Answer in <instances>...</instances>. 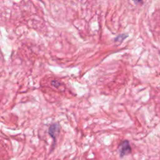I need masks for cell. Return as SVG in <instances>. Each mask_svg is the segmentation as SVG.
I'll list each match as a JSON object with an SVG mask.
<instances>
[{"label": "cell", "mask_w": 160, "mask_h": 160, "mask_svg": "<svg viewBox=\"0 0 160 160\" xmlns=\"http://www.w3.org/2000/svg\"><path fill=\"white\" fill-rule=\"evenodd\" d=\"M59 132V126L57 124H52L49 129V133L51 135V136L55 139L56 136L58 134Z\"/></svg>", "instance_id": "7a4b0ae2"}, {"label": "cell", "mask_w": 160, "mask_h": 160, "mask_svg": "<svg viewBox=\"0 0 160 160\" xmlns=\"http://www.w3.org/2000/svg\"><path fill=\"white\" fill-rule=\"evenodd\" d=\"M136 4H142L143 0H132Z\"/></svg>", "instance_id": "277c9868"}, {"label": "cell", "mask_w": 160, "mask_h": 160, "mask_svg": "<svg viewBox=\"0 0 160 160\" xmlns=\"http://www.w3.org/2000/svg\"><path fill=\"white\" fill-rule=\"evenodd\" d=\"M131 152V148L128 140L123 141L120 144V156L123 157Z\"/></svg>", "instance_id": "6da1fadb"}, {"label": "cell", "mask_w": 160, "mask_h": 160, "mask_svg": "<svg viewBox=\"0 0 160 160\" xmlns=\"http://www.w3.org/2000/svg\"><path fill=\"white\" fill-rule=\"evenodd\" d=\"M52 84L53 86H54L55 87H58V86H59L60 84H59V82H58V81H54L52 82Z\"/></svg>", "instance_id": "3957f363"}]
</instances>
